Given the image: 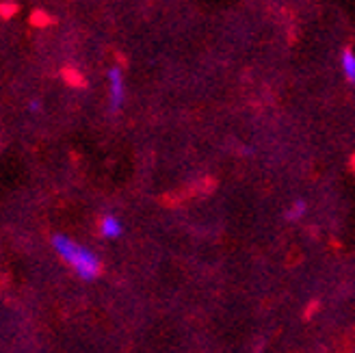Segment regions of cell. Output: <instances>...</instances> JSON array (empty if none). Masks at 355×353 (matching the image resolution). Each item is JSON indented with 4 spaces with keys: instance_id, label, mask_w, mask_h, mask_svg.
<instances>
[{
    "instance_id": "cell-5",
    "label": "cell",
    "mask_w": 355,
    "mask_h": 353,
    "mask_svg": "<svg viewBox=\"0 0 355 353\" xmlns=\"http://www.w3.org/2000/svg\"><path fill=\"white\" fill-rule=\"evenodd\" d=\"M306 208H308V204L304 202V200H297L293 206H291V210L286 213V219L288 221H297V219H301L306 215Z\"/></svg>"
},
{
    "instance_id": "cell-4",
    "label": "cell",
    "mask_w": 355,
    "mask_h": 353,
    "mask_svg": "<svg viewBox=\"0 0 355 353\" xmlns=\"http://www.w3.org/2000/svg\"><path fill=\"white\" fill-rule=\"evenodd\" d=\"M343 72H345L347 80L355 85V52L351 48L343 50Z\"/></svg>"
},
{
    "instance_id": "cell-9",
    "label": "cell",
    "mask_w": 355,
    "mask_h": 353,
    "mask_svg": "<svg viewBox=\"0 0 355 353\" xmlns=\"http://www.w3.org/2000/svg\"><path fill=\"white\" fill-rule=\"evenodd\" d=\"M40 109H42V107H40V102H37V100H31V102H28V111H31V113H37Z\"/></svg>"
},
{
    "instance_id": "cell-6",
    "label": "cell",
    "mask_w": 355,
    "mask_h": 353,
    "mask_svg": "<svg viewBox=\"0 0 355 353\" xmlns=\"http://www.w3.org/2000/svg\"><path fill=\"white\" fill-rule=\"evenodd\" d=\"M31 24L33 26H48V24H52V20H50V15L44 13V11H33L31 13Z\"/></svg>"
},
{
    "instance_id": "cell-8",
    "label": "cell",
    "mask_w": 355,
    "mask_h": 353,
    "mask_svg": "<svg viewBox=\"0 0 355 353\" xmlns=\"http://www.w3.org/2000/svg\"><path fill=\"white\" fill-rule=\"evenodd\" d=\"M15 11H17L15 5H3V17H5V20H9V17H11Z\"/></svg>"
},
{
    "instance_id": "cell-1",
    "label": "cell",
    "mask_w": 355,
    "mask_h": 353,
    "mask_svg": "<svg viewBox=\"0 0 355 353\" xmlns=\"http://www.w3.org/2000/svg\"><path fill=\"white\" fill-rule=\"evenodd\" d=\"M52 247H55V252L76 271V275L85 282H92L100 275L102 271V264H100V258L89 252L87 247L74 243L72 239H67L65 234H55L52 236Z\"/></svg>"
},
{
    "instance_id": "cell-3",
    "label": "cell",
    "mask_w": 355,
    "mask_h": 353,
    "mask_svg": "<svg viewBox=\"0 0 355 353\" xmlns=\"http://www.w3.org/2000/svg\"><path fill=\"white\" fill-rule=\"evenodd\" d=\"M121 232H123L121 221H119L115 215H106V217H102V221H100V234H102L104 239L115 241V239L121 236Z\"/></svg>"
},
{
    "instance_id": "cell-7",
    "label": "cell",
    "mask_w": 355,
    "mask_h": 353,
    "mask_svg": "<svg viewBox=\"0 0 355 353\" xmlns=\"http://www.w3.org/2000/svg\"><path fill=\"white\" fill-rule=\"evenodd\" d=\"M63 76H65V80H67L69 85H78V87H83V85H85V80H83L76 72H72V69H65Z\"/></svg>"
},
{
    "instance_id": "cell-2",
    "label": "cell",
    "mask_w": 355,
    "mask_h": 353,
    "mask_svg": "<svg viewBox=\"0 0 355 353\" xmlns=\"http://www.w3.org/2000/svg\"><path fill=\"white\" fill-rule=\"evenodd\" d=\"M109 100H111V109L119 111L123 100H126V92H123V76L119 67L109 69Z\"/></svg>"
}]
</instances>
